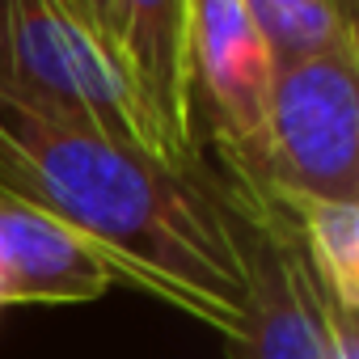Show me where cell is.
<instances>
[{"label":"cell","mask_w":359,"mask_h":359,"mask_svg":"<svg viewBox=\"0 0 359 359\" xmlns=\"http://www.w3.org/2000/svg\"><path fill=\"white\" fill-rule=\"evenodd\" d=\"M118 283L114 266L60 220L0 195V309L89 304Z\"/></svg>","instance_id":"52a82bcc"},{"label":"cell","mask_w":359,"mask_h":359,"mask_svg":"<svg viewBox=\"0 0 359 359\" xmlns=\"http://www.w3.org/2000/svg\"><path fill=\"white\" fill-rule=\"evenodd\" d=\"M0 89L152 156L93 0H0Z\"/></svg>","instance_id":"7a4b0ae2"},{"label":"cell","mask_w":359,"mask_h":359,"mask_svg":"<svg viewBox=\"0 0 359 359\" xmlns=\"http://www.w3.org/2000/svg\"><path fill=\"white\" fill-rule=\"evenodd\" d=\"M321 359H359V317L342 313L321 287Z\"/></svg>","instance_id":"30bf717a"},{"label":"cell","mask_w":359,"mask_h":359,"mask_svg":"<svg viewBox=\"0 0 359 359\" xmlns=\"http://www.w3.org/2000/svg\"><path fill=\"white\" fill-rule=\"evenodd\" d=\"M199 148L216 144L220 173L254 182L266 144L275 68L245 0H187Z\"/></svg>","instance_id":"5b68a950"},{"label":"cell","mask_w":359,"mask_h":359,"mask_svg":"<svg viewBox=\"0 0 359 359\" xmlns=\"http://www.w3.org/2000/svg\"><path fill=\"white\" fill-rule=\"evenodd\" d=\"M93 13L140 106L152 156L165 169L195 173L208 156L195 131L187 0H93Z\"/></svg>","instance_id":"8992f818"},{"label":"cell","mask_w":359,"mask_h":359,"mask_svg":"<svg viewBox=\"0 0 359 359\" xmlns=\"http://www.w3.org/2000/svg\"><path fill=\"white\" fill-rule=\"evenodd\" d=\"M279 203L292 216L304 258L325 296L342 313L359 317V203H317V199H279Z\"/></svg>","instance_id":"9c48e42d"},{"label":"cell","mask_w":359,"mask_h":359,"mask_svg":"<svg viewBox=\"0 0 359 359\" xmlns=\"http://www.w3.org/2000/svg\"><path fill=\"white\" fill-rule=\"evenodd\" d=\"M229 229L245 266V325L224 342L229 359H321V283L304 258L292 216L271 191L241 187L216 165Z\"/></svg>","instance_id":"277c9868"},{"label":"cell","mask_w":359,"mask_h":359,"mask_svg":"<svg viewBox=\"0 0 359 359\" xmlns=\"http://www.w3.org/2000/svg\"><path fill=\"white\" fill-rule=\"evenodd\" d=\"M245 9L262 34L275 72L359 47L355 9L342 0H245Z\"/></svg>","instance_id":"ba28073f"},{"label":"cell","mask_w":359,"mask_h":359,"mask_svg":"<svg viewBox=\"0 0 359 359\" xmlns=\"http://www.w3.org/2000/svg\"><path fill=\"white\" fill-rule=\"evenodd\" d=\"M0 195L89 241L118 283L156 296L224 342L245 325V266L212 165L177 173L152 156L0 89Z\"/></svg>","instance_id":"6da1fadb"},{"label":"cell","mask_w":359,"mask_h":359,"mask_svg":"<svg viewBox=\"0 0 359 359\" xmlns=\"http://www.w3.org/2000/svg\"><path fill=\"white\" fill-rule=\"evenodd\" d=\"M279 199L359 203V47L275 72L254 182Z\"/></svg>","instance_id":"3957f363"}]
</instances>
